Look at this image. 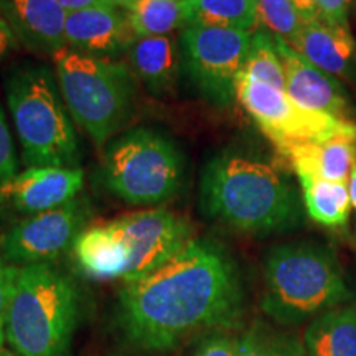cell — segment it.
<instances>
[{
	"instance_id": "obj_6",
	"label": "cell",
	"mask_w": 356,
	"mask_h": 356,
	"mask_svg": "<svg viewBox=\"0 0 356 356\" xmlns=\"http://www.w3.org/2000/svg\"><path fill=\"white\" fill-rule=\"evenodd\" d=\"M55 76L71 118L96 145L109 140L124 126L134 102L129 66L63 48L53 56Z\"/></svg>"
},
{
	"instance_id": "obj_3",
	"label": "cell",
	"mask_w": 356,
	"mask_h": 356,
	"mask_svg": "<svg viewBox=\"0 0 356 356\" xmlns=\"http://www.w3.org/2000/svg\"><path fill=\"white\" fill-rule=\"evenodd\" d=\"M78 287L53 264H8L6 340L19 356H71Z\"/></svg>"
},
{
	"instance_id": "obj_4",
	"label": "cell",
	"mask_w": 356,
	"mask_h": 356,
	"mask_svg": "<svg viewBox=\"0 0 356 356\" xmlns=\"http://www.w3.org/2000/svg\"><path fill=\"white\" fill-rule=\"evenodd\" d=\"M351 297L335 252L315 241L279 244L266 256L261 307L280 327H296Z\"/></svg>"
},
{
	"instance_id": "obj_14",
	"label": "cell",
	"mask_w": 356,
	"mask_h": 356,
	"mask_svg": "<svg viewBox=\"0 0 356 356\" xmlns=\"http://www.w3.org/2000/svg\"><path fill=\"white\" fill-rule=\"evenodd\" d=\"M134 38L127 12H122V8L96 6L66 15V47L86 55L113 60L127 53Z\"/></svg>"
},
{
	"instance_id": "obj_20",
	"label": "cell",
	"mask_w": 356,
	"mask_h": 356,
	"mask_svg": "<svg viewBox=\"0 0 356 356\" xmlns=\"http://www.w3.org/2000/svg\"><path fill=\"white\" fill-rule=\"evenodd\" d=\"M307 356H356V304L318 315L304 333Z\"/></svg>"
},
{
	"instance_id": "obj_35",
	"label": "cell",
	"mask_w": 356,
	"mask_h": 356,
	"mask_svg": "<svg viewBox=\"0 0 356 356\" xmlns=\"http://www.w3.org/2000/svg\"><path fill=\"white\" fill-rule=\"evenodd\" d=\"M0 356H19V355H17L13 350H8L6 346H2V348H0Z\"/></svg>"
},
{
	"instance_id": "obj_12",
	"label": "cell",
	"mask_w": 356,
	"mask_h": 356,
	"mask_svg": "<svg viewBox=\"0 0 356 356\" xmlns=\"http://www.w3.org/2000/svg\"><path fill=\"white\" fill-rule=\"evenodd\" d=\"M81 168L29 167L0 184V215L33 216L78 198L83 188Z\"/></svg>"
},
{
	"instance_id": "obj_26",
	"label": "cell",
	"mask_w": 356,
	"mask_h": 356,
	"mask_svg": "<svg viewBox=\"0 0 356 356\" xmlns=\"http://www.w3.org/2000/svg\"><path fill=\"white\" fill-rule=\"evenodd\" d=\"M257 15L267 30L286 40L291 47L296 43L304 24L292 0H259Z\"/></svg>"
},
{
	"instance_id": "obj_18",
	"label": "cell",
	"mask_w": 356,
	"mask_h": 356,
	"mask_svg": "<svg viewBox=\"0 0 356 356\" xmlns=\"http://www.w3.org/2000/svg\"><path fill=\"white\" fill-rule=\"evenodd\" d=\"M71 251L86 277L95 280L126 279L131 252L113 221L84 229Z\"/></svg>"
},
{
	"instance_id": "obj_30",
	"label": "cell",
	"mask_w": 356,
	"mask_h": 356,
	"mask_svg": "<svg viewBox=\"0 0 356 356\" xmlns=\"http://www.w3.org/2000/svg\"><path fill=\"white\" fill-rule=\"evenodd\" d=\"M8 307V264L0 252V348L6 341V318Z\"/></svg>"
},
{
	"instance_id": "obj_23",
	"label": "cell",
	"mask_w": 356,
	"mask_h": 356,
	"mask_svg": "<svg viewBox=\"0 0 356 356\" xmlns=\"http://www.w3.org/2000/svg\"><path fill=\"white\" fill-rule=\"evenodd\" d=\"M126 12L134 37H163L185 29L184 0H137Z\"/></svg>"
},
{
	"instance_id": "obj_24",
	"label": "cell",
	"mask_w": 356,
	"mask_h": 356,
	"mask_svg": "<svg viewBox=\"0 0 356 356\" xmlns=\"http://www.w3.org/2000/svg\"><path fill=\"white\" fill-rule=\"evenodd\" d=\"M238 356H307L297 333L256 320L238 337Z\"/></svg>"
},
{
	"instance_id": "obj_13",
	"label": "cell",
	"mask_w": 356,
	"mask_h": 356,
	"mask_svg": "<svg viewBox=\"0 0 356 356\" xmlns=\"http://www.w3.org/2000/svg\"><path fill=\"white\" fill-rule=\"evenodd\" d=\"M274 38L286 76V91L291 99L312 113L355 121L353 106L343 84L307 61L284 38L277 35H274Z\"/></svg>"
},
{
	"instance_id": "obj_28",
	"label": "cell",
	"mask_w": 356,
	"mask_h": 356,
	"mask_svg": "<svg viewBox=\"0 0 356 356\" xmlns=\"http://www.w3.org/2000/svg\"><path fill=\"white\" fill-rule=\"evenodd\" d=\"M17 170H19V160H17L15 145H13L6 113L0 104V184L17 175L19 173Z\"/></svg>"
},
{
	"instance_id": "obj_1",
	"label": "cell",
	"mask_w": 356,
	"mask_h": 356,
	"mask_svg": "<svg viewBox=\"0 0 356 356\" xmlns=\"http://www.w3.org/2000/svg\"><path fill=\"white\" fill-rule=\"evenodd\" d=\"M243 305L233 257L215 241L193 238L154 273L124 282L118 323L137 348L170 350L200 330L233 328Z\"/></svg>"
},
{
	"instance_id": "obj_29",
	"label": "cell",
	"mask_w": 356,
	"mask_h": 356,
	"mask_svg": "<svg viewBox=\"0 0 356 356\" xmlns=\"http://www.w3.org/2000/svg\"><path fill=\"white\" fill-rule=\"evenodd\" d=\"M351 0H318V19L332 25L348 26Z\"/></svg>"
},
{
	"instance_id": "obj_5",
	"label": "cell",
	"mask_w": 356,
	"mask_h": 356,
	"mask_svg": "<svg viewBox=\"0 0 356 356\" xmlns=\"http://www.w3.org/2000/svg\"><path fill=\"white\" fill-rule=\"evenodd\" d=\"M6 95L26 165L76 168L79 142L55 71L15 66L6 74Z\"/></svg>"
},
{
	"instance_id": "obj_34",
	"label": "cell",
	"mask_w": 356,
	"mask_h": 356,
	"mask_svg": "<svg viewBox=\"0 0 356 356\" xmlns=\"http://www.w3.org/2000/svg\"><path fill=\"white\" fill-rule=\"evenodd\" d=\"M136 2H137V0H109L111 6H114L118 8H124V10H126V8H129L132 6V3H136Z\"/></svg>"
},
{
	"instance_id": "obj_31",
	"label": "cell",
	"mask_w": 356,
	"mask_h": 356,
	"mask_svg": "<svg viewBox=\"0 0 356 356\" xmlns=\"http://www.w3.org/2000/svg\"><path fill=\"white\" fill-rule=\"evenodd\" d=\"M17 42L15 35H13L10 25L7 24L6 17H3V13L0 12V60L2 58H6L8 53H10L13 48H17Z\"/></svg>"
},
{
	"instance_id": "obj_27",
	"label": "cell",
	"mask_w": 356,
	"mask_h": 356,
	"mask_svg": "<svg viewBox=\"0 0 356 356\" xmlns=\"http://www.w3.org/2000/svg\"><path fill=\"white\" fill-rule=\"evenodd\" d=\"M186 356H238V337L226 330H215L200 338Z\"/></svg>"
},
{
	"instance_id": "obj_17",
	"label": "cell",
	"mask_w": 356,
	"mask_h": 356,
	"mask_svg": "<svg viewBox=\"0 0 356 356\" xmlns=\"http://www.w3.org/2000/svg\"><path fill=\"white\" fill-rule=\"evenodd\" d=\"M297 177L312 175L348 185L356 167V129L320 142H302L279 149Z\"/></svg>"
},
{
	"instance_id": "obj_22",
	"label": "cell",
	"mask_w": 356,
	"mask_h": 356,
	"mask_svg": "<svg viewBox=\"0 0 356 356\" xmlns=\"http://www.w3.org/2000/svg\"><path fill=\"white\" fill-rule=\"evenodd\" d=\"M185 26H221L251 32L259 22L251 0H184Z\"/></svg>"
},
{
	"instance_id": "obj_2",
	"label": "cell",
	"mask_w": 356,
	"mask_h": 356,
	"mask_svg": "<svg viewBox=\"0 0 356 356\" xmlns=\"http://www.w3.org/2000/svg\"><path fill=\"white\" fill-rule=\"evenodd\" d=\"M200 208L204 216L252 236L284 233L304 221L299 195L277 168L238 154H220L204 165Z\"/></svg>"
},
{
	"instance_id": "obj_10",
	"label": "cell",
	"mask_w": 356,
	"mask_h": 356,
	"mask_svg": "<svg viewBox=\"0 0 356 356\" xmlns=\"http://www.w3.org/2000/svg\"><path fill=\"white\" fill-rule=\"evenodd\" d=\"M89 207L81 198L22 218L0 239V252L10 266L51 264L73 249L79 234L86 229Z\"/></svg>"
},
{
	"instance_id": "obj_33",
	"label": "cell",
	"mask_w": 356,
	"mask_h": 356,
	"mask_svg": "<svg viewBox=\"0 0 356 356\" xmlns=\"http://www.w3.org/2000/svg\"><path fill=\"white\" fill-rule=\"evenodd\" d=\"M348 193H350V202H351V207L356 210V167L355 170L351 172L350 175V180H348Z\"/></svg>"
},
{
	"instance_id": "obj_32",
	"label": "cell",
	"mask_w": 356,
	"mask_h": 356,
	"mask_svg": "<svg viewBox=\"0 0 356 356\" xmlns=\"http://www.w3.org/2000/svg\"><path fill=\"white\" fill-rule=\"evenodd\" d=\"M66 12H74V10H83L88 7H96V6H111L109 0H56Z\"/></svg>"
},
{
	"instance_id": "obj_11",
	"label": "cell",
	"mask_w": 356,
	"mask_h": 356,
	"mask_svg": "<svg viewBox=\"0 0 356 356\" xmlns=\"http://www.w3.org/2000/svg\"><path fill=\"white\" fill-rule=\"evenodd\" d=\"M113 222L121 231L131 252L124 282H134L154 273L193 239L190 222L162 208L129 213Z\"/></svg>"
},
{
	"instance_id": "obj_7",
	"label": "cell",
	"mask_w": 356,
	"mask_h": 356,
	"mask_svg": "<svg viewBox=\"0 0 356 356\" xmlns=\"http://www.w3.org/2000/svg\"><path fill=\"white\" fill-rule=\"evenodd\" d=\"M185 159L165 134L137 127L111 142L101 180L114 197L131 204H157L175 197L184 184Z\"/></svg>"
},
{
	"instance_id": "obj_25",
	"label": "cell",
	"mask_w": 356,
	"mask_h": 356,
	"mask_svg": "<svg viewBox=\"0 0 356 356\" xmlns=\"http://www.w3.org/2000/svg\"><path fill=\"white\" fill-rule=\"evenodd\" d=\"M241 74L286 91V76H284L277 47H275L274 33L262 29L252 33L251 47H249Z\"/></svg>"
},
{
	"instance_id": "obj_15",
	"label": "cell",
	"mask_w": 356,
	"mask_h": 356,
	"mask_svg": "<svg viewBox=\"0 0 356 356\" xmlns=\"http://www.w3.org/2000/svg\"><path fill=\"white\" fill-rule=\"evenodd\" d=\"M0 12L26 50L53 58L66 48L68 12L56 0H0Z\"/></svg>"
},
{
	"instance_id": "obj_36",
	"label": "cell",
	"mask_w": 356,
	"mask_h": 356,
	"mask_svg": "<svg viewBox=\"0 0 356 356\" xmlns=\"http://www.w3.org/2000/svg\"><path fill=\"white\" fill-rule=\"evenodd\" d=\"M251 2H252V3H254V6L257 7V2H259V0H251Z\"/></svg>"
},
{
	"instance_id": "obj_8",
	"label": "cell",
	"mask_w": 356,
	"mask_h": 356,
	"mask_svg": "<svg viewBox=\"0 0 356 356\" xmlns=\"http://www.w3.org/2000/svg\"><path fill=\"white\" fill-rule=\"evenodd\" d=\"M251 32L221 26H185L180 35L181 66L202 96L218 108L236 97V81L251 47Z\"/></svg>"
},
{
	"instance_id": "obj_16",
	"label": "cell",
	"mask_w": 356,
	"mask_h": 356,
	"mask_svg": "<svg viewBox=\"0 0 356 356\" xmlns=\"http://www.w3.org/2000/svg\"><path fill=\"white\" fill-rule=\"evenodd\" d=\"M292 48L323 73L356 86V42L348 26L304 20Z\"/></svg>"
},
{
	"instance_id": "obj_9",
	"label": "cell",
	"mask_w": 356,
	"mask_h": 356,
	"mask_svg": "<svg viewBox=\"0 0 356 356\" xmlns=\"http://www.w3.org/2000/svg\"><path fill=\"white\" fill-rule=\"evenodd\" d=\"M236 97L275 147L320 142L356 129L355 121L302 109L287 91L239 74Z\"/></svg>"
},
{
	"instance_id": "obj_19",
	"label": "cell",
	"mask_w": 356,
	"mask_h": 356,
	"mask_svg": "<svg viewBox=\"0 0 356 356\" xmlns=\"http://www.w3.org/2000/svg\"><path fill=\"white\" fill-rule=\"evenodd\" d=\"M129 68L150 91L168 92L181 66L180 42L173 35L136 37L127 50Z\"/></svg>"
},
{
	"instance_id": "obj_21",
	"label": "cell",
	"mask_w": 356,
	"mask_h": 356,
	"mask_svg": "<svg viewBox=\"0 0 356 356\" xmlns=\"http://www.w3.org/2000/svg\"><path fill=\"white\" fill-rule=\"evenodd\" d=\"M307 215L325 228H341L350 218L348 185L335 184L320 177L300 175Z\"/></svg>"
}]
</instances>
